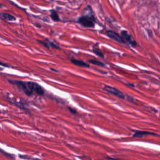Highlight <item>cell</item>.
<instances>
[{
  "label": "cell",
  "instance_id": "2e32d148",
  "mask_svg": "<svg viewBox=\"0 0 160 160\" xmlns=\"http://www.w3.org/2000/svg\"><path fill=\"white\" fill-rule=\"evenodd\" d=\"M2 70V68H0V70Z\"/></svg>",
  "mask_w": 160,
  "mask_h": 160
},
{
  "label": "cell",
  "instance_id": "8fae6325",
  "mask_svg": "<svg viewBox=\"0 0 160 160\" xmlns=\"http://www.w3.org/2000/svg\"><path fill=\"white\" fill-rule=\"evenodd\" d=\"M93 51L94 53H95V54L98 55V56L101 57V58H104L103 53H102V51L100 50V49H99L98 47H94L93 48Z\"/></svg>",
  "mask_w": 160,
  "mask_h": 160
},
{
  "label": "cell",
  "instance_id": "e0dca14e",
  "mask_svg": "<svg viewBox=\"0 0 160 160\" xmlns=\"http://www.w3.org/2000/svg\"><path fill=\"white\" fill-rule=\"evenodd\" d=\"M2 6V5H0V7H1Z\"/></svg>",
  "mask_w": 160,
  "mask_h": 160
},
{
  "label": "cell",
  "instance_id": "ba28073f",
  "mask_svg": "<svg viewBox=\"0 0 160 160\" xmlns=\"http://www.w3.org/2000/svg\"><path fill=\"white\" fill-rule=\"evenodd\" d=\"M71 62H72L73 64H74V65L78 66L84 67V68H89V67H90L89 64L82 61V60L72 58V59H71Z\"/></svg>",
  "mask_w": 160,
  "mask_h": 160
},
{
  "label": "cell",
  "instance_id": "8992f818",
  "mask_svg": "<svg viewBox=\"0 0 160 160\" xmlns=\"http://www.w3.org/2000/svg\"><path fill=\"white\" fill-rule=\"evenodd\" d=\"M38 42L39 43H40L41 45H42L43 47H46L47 48H55V49H60V47H59L58 45H57L55 43L49 41L48 40H47L46 41H40V40H38Z\"/></svg>",
  "mask_w": 160,
  "mask_h": 160
},
{
  "label": "cell",
  "instance_id": "9c48e42d",
  "mask_svg": "<svg viewBox=\"0 0 160 160\" xmlns=\"http://www.w3.org/2000/svg\"><path fill=\"white\" fill-rule=\"evenodd\" d=\"M0 16H1L3 20L6 21H15L16 20V18L12 15H11L10 14L8 13H1L0 14Z\"/></svg>",
  "mask_w": 160,
  "mask_h": 160
},
{
  "label": "cell",
  "instance_id": "52a82bcc",
  "mask_svg": "<svg viewBox=\"0 0 160 160\" xmlns=\"http://www.w3.org/2000/svg\"><path fill=\"white\" fill-rule=\"evenodd\" d=\"M154 135V136H157V134L149 132V131H139V130H135L134 133L133 135V138H141L146 135Z\"/></svg>",
  "mask_w": 160,
  "mask_h": 160
},
{
  "label": "cell",
  "instance_id": "4fadbf2b",
  "mask_svg": "<svg viewBox=\"0 0 160 160\" xmlns=\"http://www.w3.org/2000/svg\"><path fill=\"white\" fill-rule=\"evenodd\" d=\"M68 109H69V111H70V112L72 113V114H73V115H75V114H76L77 113V111L76 109H73V108H71V107H68Z\"/></svg>",
  "mask_w": 160,
  "mask_h": 160
},
{
  "label": "cell",
  "instance_id": "6da1fadb",
  "mask_svg": "<svg viewBox=\"0 0 160 160\" xmlns=\"http://www.w3.org/2000/svg\"><path fill=\"white\" fill-rule=\"evenodd\" d=\"M8 81L11 84L16 85L20 90L24 92L28 97H31L33 95L43 96L45 93L44 88L35 82L13 80H8Z\"/></svg>",
  "mask_w": 160,
  "mask_h": 160
},
{
  "label": "cell",
  "instance_id": "7c38bea8",
  "mask_svg": "<svg viewBox=\"0 0 160 160\" xmlns=\"http://www.w3.org/2000/svg\"><path fill=\"white\" fill-rule=\"evenodd\" d=\"M51 18H52V20L55 21H59V18L58 14L56 13V11H52L51 13Z\"/></svg>",
  "mask_w": 160,
  "mask_h": 160
},
{
  "label": "cell",
  "instance_id": "7a4b0ae2",
  "mask_svg": "<svg viewBox=\"0 0 160 160\" xmlns=\"http://www.w3.org/2000/svg\"><path fill=\"white\" fill-rule=\"evenodd\" d=\"M81 25L86 28H93L95 24V19L93 15H84L78 20Z\"/></svg>",
  "mask_w": 160,
  "mask_h": 160
},
{
  "label": "cell",
  "instance_id": "277c9868",
  "mask_svg": "<svg viewBox=\"0 0 160 160\" xmlns=\"http://www.w3.org/2000/svg\"><path fill=\"white\" fill-rule=\"evenodd\" d=\"M106 34H107V36L109 38L119 43H122V44L126 43V41H124V40L122 36V35L117 33L115 31H113L112 30H108L107 31V32H106Z\"/></svg>",
  "mask_w": 160,
  "mask_h": 160
},
{
  "label": "cell",
  "instance_id": "9a60e30c",
  "mask_svg": "<svg viewBox=\"0 0 160 160\" xmlns=\"http://www.w3.org/2000/svg\"><path fill=\"white\" fill-rule=\"evenodd\" d=\"M51 70H52V71H54V72H58V71H57V70H55V69H53V68H51Z\"/></svg>",
  "mask_w": 160,
  "mask_h": 160
},
{
  "label": "cell",
  "instance_id": "5bb4252c",
  "mask_svg": "<svg viewBox=\"0 0 160 160\" xmlns=\"http://www.w3.org/2000/svg\"><path fill=\"white\" fill-rule=\"evenodd\" d=\"M0 65H1V66H6V67H7V66H8V65H7L6 64H5V63H2V62H1L0 61Z\"/></svg>",
  "mask_w": 160,
  "mask_h": 160
},
{
  "label": "cell",
  "instance_id": "3957f363",
  "mask_svg": "<svg viewBox=\"0 0 160 160\" xmlns=\"http://www.w3.org/2000/svg\"><path fill=\"white\" fill-rule=\"evenodd\" d=\"M103 90L106 92H108V93L115 95L121 99H125V95H124L123 92L118 90V89L115 88L108 86V85H105L103 87Z\"/></svg>",
  "mask_w": 160,
  "mask_h": 160
},
{
  "label": "cell",
  "instance_id": "30bf717a",
  "mask_svg": "<svg viewBox=\"0 0 160 160\" xmlns=\"http://www.w3.org/2000/svg\"><path fill=\"white\" fill-rule=\"evenodd\" d=\"M89 62H90V63L91 64H93V65H97V66H101V67H105V64L100 61H99V60H97V59H90V60H89L88 61Z\"/></svg>",
  "mask_w": 160,
  "mask_h": 160
},
{
  "label": "cell",
  "instance_id": "5b68a950",
  "mask_svg": "<svg viewBox=\"0 0 160 160\" xmlns=\"http://www.w3.org/2000/svg\"><path fill=\"white\" fill-rule=\"evenodd\" d=\"M121 35L123 37V38L124 40V41H126V43L130 44L131 46L135 47L137 45L136 42L135 41V40L133 38V37L131 36V35L128 33V32L126 30H123L121 32Z\"/></svg>",
  "mask_w": 160,
  "mask_h": 160
}]
</instances>
